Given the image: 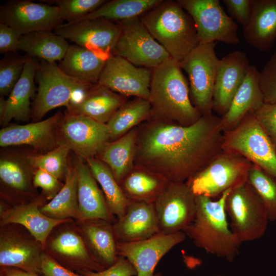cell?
Returning <instances> with one entry per match:
<instances>
[{
  "label": "cell",
  "instance_id": "obj_1",
  "mask_svg": "<svg viewBox=\"0 0 276 276\" xmlns=\"http://www.w3.org/2000/svg\"><path fill=\"white\" fill-rule=\"evenodd\" d=\"M220 117L202 115L190 126L150 119L137 127L134 165L169 182H186L222 150Z\"/></svg>",
  "mask_w": 276,
  "mask_h": 276
},
{
  "label": "cell",
  "instance_id": "obj_2",
  "mask_svg": "<svg viewBox=\"0 0 276 276\" xmlns=\"http://www.w3.org/2000/svg\"><path fill=\"white\" fill-rule=\"evenodd\" d=\"M149 101L153 120L187 126L202 116L191 102L180 63L171 58L152 70Z\"/></svg>",
  "mask_w": 276,
  "mask_h": 276
},
{
  "label": "cell",
  "instance_id": "obj_3",
  "mask_svg": "<svg viewBox=\"0 0 276 276\" xmlns=\"http://www.w3.org/2000/svg\"><path fill=\"white\" fill-rule=\"evenodd\" d=\"M231 190L225 191L216 200L203 195L195 196V217L182 231L196 246L228 262L234 261L241 245L226 218L225 200Z\"/></svg>",
  "mask_w": 276,
  "mask_h": 276
},
{
  "label": "cell",
  "instance_id": "obj_4",
  "mask_svg": "<svg viewBox=\"0 0 276 276\" xmlns=\"http://www.w3.org/2000/svg\"><path fill=\"white\" fill-rule=\"evenodd\" d=\"M151 36L180 62L199 44L194 22L177 1H162L140 16Z\"/></svg>",
  "mask_w": 276,
  "mask_h": 276
},
{
  "label": "cell",
  "instance_id": "obj_5",
  "mask_svg": "<svg viewBox=\"0 0 276 276\" xmlns=\"http://www.w3.org/2000/svg\"><path fill=\"white\" fill-rule=\"evenodd\" d=\"M35 77L38 84L32 106V117L36 122L50 110L59 107L66 108L77 102L93 84L72 78L55 63L40 60Z\"/></svg>",
  "mask_w": 276,
  "mask_h": 276
},
{
  "label": "cell",
  "instance_id": "obj_6",
  "mask_svg": "<svg viewBox=\"0 0 276 276\" xmlns=\"http://www.w3.org/2000/svg\"><path fill=\"white\" fill-rule=\"evenodd\" d=\"M222 149L240 155L276 179V148L254 112L233 129L224 131Z\"/></svg>",
  "mask_w": 276,
  "mask_h": 276
},
{
  "label": "cell",
  "instance_id": "obj_7",
  "mask_svg": "<svg viewBox=\"0 0 276 276\" xmlns=\"http://www.w3.org/2000/svg\"><path fill=\"white\" fill-rule=\"evenodd\" d=\"M252 164L240 155L222 150L186 182L195 196L219 198L225 191L246 181Z\"/></svg>",
  "mask_w": 276,
  "mask_h": 276
},
{
  "label": "cell",
  "instance_id": "obj_8",
  "mask_svg": "<svg viewBox=\"0 0 276 276\" xmlns=\"http://www.w3.org/2000/svg\"><path fill=\"white\" fill-rule=\"evenodd\" d=\"M225 207L230 228L240 244L264 235L269 220L263 203L247 181L231 190Z\"/></svg>",
  "mask_w": 276,
  "mask_h": 276
},
{
  "label": "cell",
  "instance_id": "obj_9",
  "mask_svg": "<svg viewBox=\"0 0 276 276\" xmlns=\"http://www.w3.org/2000/svg\"><path fill=\"white\" fill-rule=\"evenodd\" d=\"M216 42L200 43L180 63L188 74L193 105L202 115L212 113L215 82L220 60Z\"/></svg>",
  "mask_w": 276,
  "mask_h": 276
},
{
  "label": "cell",
  "instance_id": "obj_10",
  "mask_svg": "<svg viewBox=\"0 0 276 276\" xmlns=\"http://www.w3.org/2000/svg\"><path fill=\"white\" fill-rule=\"evenodd\" d=\"M56 134L58 145L67 147L85 161L97 157L110 142L106 124L81 114L65 113L56 125Z\"/></svg>",
  "mask_w": 276,
  "mask_h": 276
},
{
  "label": "cell",
  "instance_id": "obj_11",
  "mask_svg": "<svg viewBox=\"0 0 276 276\" xmlns=\"http://www.w3.org/2000/svg\"><path fill=\"white\" fill-rule=\"evenodd\" d=\"M44 251L63 266L80 274L105 269L90 253L74 220L53 228L47 239Z\"/></svg>",
  "mask_w": 276,
  "mask_h": 276
},
{
  "label": "cell",
  "instance_id": "obj_12",
  "mask_svg": "<svg viewBox=\"0 0 276 276\" xmlns=\"http://www.w3.org/2000/svg\"><path fill=\"white\" fill-rule=\"evenodd\" d=\"M121 33L112 54L133 65L154 69L171 57L149 33L140 17L118 21Z\"/></svg>",
  "mask_w": 276,
  "mask_h": 276
},
{
  "label": "cell",
  "instance_id": "obj_13",
  "mask_svg": "<svg viewBox=\"0 0 276 276\" xmlns=\"http://www.w3.org/2000/svg\"><path fill=\"white\" fill-rule=\"evenodd\" d=\"M192 17L200 43L221 41L237 44L238 27L224 11L219 0H177Z\"/></svg>",
  "mask_w": 276,
  "mask_h": 276
},
{
  "label": "cell",
  "instance_id": "obj_14",
  "mask_svg": "<svg viewBox=\"0 0 276 276\" xmlns=\"http://www.w3.org/2000/svg\"><path fill=\"white\" fill-rule=\"evenodd\" d=\"M30 152L1 151V200L9 205L27 203L39 195L33 185L35 169L29 159Z\"/></svg>",
  "mask_w": 276,
  "mask_h": 276
},
{
  "label": "cell",
  "instance_id": "obj_15",
  "mask_svg": "<svg viewBox=\"0 0 276 276\" xmlns=\"http://www.w3.org/2000/svg\"><path fill=\"white\" fill-rule=\"evenodd\" d=\"M0 226V267H14L43 275L42 244L20 224Z\"/></svg>",
  "mask_w": 276,
  "mask_h": 276
},
{
  "label": "cell",
  "instance_id": "obj_16",
  "mask_svg": "<svg viewBox=\"0 0 276 276\" xmlns=\"http://www.w3.org/2000/svg\"><path fill=\"white\" fill-rule=\"evenodd\" d=\"M56 34L107 59L112 54L121 33L116 21L104 18L83 19L62 24L53 30Z\"/></svg>",
  "mask_w": 276,
  "mask_h": 276
},
{
  "label": "cell",
  "instance_id": "obj_17",
  "mask_svg": "<svg viewBox=\"0 0 276 276\" xmlns=\"http://www.w3.org/2000/svg\"><path fill=\"white\" fill-rule=\"evenodd\" d=\"M159 233L182 232L193 220L195 196L186 182H170L153 203Z\"/></svg>",
  "mask_w": 276,
  "mask_h": 276
},
{
  "label": "cell",
  "instance_id": "obj_18",
  "mask_svg": "<svg viewBox=\"0 0 276 276\" xmlns=\"http://www.w3.org/2000/svg\"><path fill=\"white\" fill-rule=\"evenodd\" d=\"M62 21L56 6L28 0H13L6 2L0 8V23L15 29L22 35L53 31Z\"/></svg>",
  "mask_w": 276,
  "mask_h": 276
},
{
  "label": "cell",
  "instance_id": "obj_19",
  "mask_svg": "<svg viewBox=\"0 0 276 276\" xmlns=\"http://www.w3.org/2000/svg\"><path fill=\"white\" fill-rule=\"evenodd\" d=\"M152 70L136 66L111 54L106 60L98 83L114 92L149 100Z\"/></svg>",
  "mask_w": 276,
  "mask_h": 276
},
{
  "label": "cell",
  "instance_id": "obj_20",
  "mask_svg": "<svg viewBox=\"0 0 276 276\" xmlns=\"http://www.w3.org/2000/svg\"><path fill=\"white\" fill-rule=\"evenodd\" d=\"M186 238L183 232L171 234L158 233L143 240L118 242V254L132 263L136 270V276H159L154 274L155 267L159 261Z\"/></svg>",
  "mask_w": 276,
  "mask_h": 276
},
{
  "label": "cell",
  "instance_id": "obj_21",
  "mask_svg": "<svg viewBox=\"0 0 276 276\" xmlns=\"http://www.w3.org/2000/svg\"><path fill=\"white\" fill-rule=\"evenodd\" d=\"M63 115L59 111L42 121L4 127L0 130V146H28L35 153H47L58 146L56 127Z\"/></svg>",
  "mask_w": 276,
  "mask_h": 276
},
{
  "label": "cell",
  "instance_id": "obj_22",
  "mask_svg": "<svg viewBox=\"0 0 276 276\" xmlns=\"http://www.w3.org/2000/svg\"><path fill=\"white\" fill-rule=\"evenodd\" d=\"M250 66L246 54L241 51L232 52L220 60L215 82L213 110L221 117L228 110Z\"/></svg>",
  "mask_w": 276,
  "mask_h": 276
},
{
  "label": "cell",
  "instance_id": "obj_23",
  "mask_svg": "<svg viewBox=\"0 0 276 276\" xmlns=\"http://www.w3.org/2000/svg\"><path fill=\"white\" fill-rule=\"evenodd\" d=\"M48 200L39 194L30 202L11 206L1 200L0 226L15 223L25 227L43 246L47 239L58 225L73 219L57 220L43 214L40 208Z\"/></svg>",
  "mask_w": 276,
  "mask_h": 276
},
{
  "label": "cell",
  "instance_id": "obj_24",
  "mask_svg": "<svg viewBox=\"0 0 276 276\" xmlns=\"http://www.w3.org/2000/svg\"><path fill=\"white\" fill-rule=\"evenodd\" d=\"M38 64L34 58L27 55L22 75L8 98L1 96L0 123L3 127L12 120L26 121L32 117L30 100L36 95L34 78Z\"/></svg>",
  "mask_w": 276,
  "mask_h": 276
},
{
  "label": "cell",
  "instance_id": "obj_25",
  "mask_svg": "<svg viewBox=\"0 0 276 276\" xmlns=\"http://www.w3.org/2000/svg\"><path fill=\"white\" fill-rule=\"evenodd\" d=\"M118 242L143 240L159 233L153 203L130 200L124 215L113 223Z\"/></svg>",
  "mask_w": 276,
  "mask_h": 276
},
{
  "label": "cell",
  "instance_id": "obj_26",
  "mask_svg": "<svg viewBox=\"0 0 276 276\" xmlns=\"http://www.w3.org/2000/svg\"><path fill=\"white\" fill-rule=\"evenodd\" d=\"M75 222L95 260L105 269L112 266L119 256L113 223L103 219Z\"/></svg>",
  "mask_w": 276,
  "mask_h": 276
},
{
  "label": "cell",
  "instance_id": "obj_27",
  "mask_svg": "<svg viewBox=\"0 0 276 276\" xmlns=\"http://www.w3.org/2000/svg\"><path fill=\"white\" fill-rule=\"evenodd\" d=\"M127 97L98 83L93 84L66 113L81 114L107 124L114 113L127 101Z\"/></svg>",
  "mask_w": 276,
  "mask_h": 276
},
{
  "label": "cell",
  "instance_id": "obj_28",
  "mask_svg": "<svg viewBox=\"0 0 276 276\" xmlns=\"http://www.w3.org/2000/svg\"><path fill=\"white\" fill-rule=\"evenodd\" d=\"M74 163L78 176V199L81 220L103 219L113 223L117 218L109 212L103 193L87 164L78 157Z\"/></svg>",
  "mask_w": 276,
  "mask_h": 276
},
{
  "label": "cell",
  "instance_id": "obj_29",
  "mask_svg": "<svg viewBox=\"0 0 276 276\" xmlns=\"http://www.w3.org/2000/svg\"><path fill=\"white\" fill-rule=\"evenodd\" d=\"M243 36L249 45L261 52L272 48L276 40V0H253Z\"/></svg>",
  "mask_w": 276,
  "mask_h": 276
},
{
  "label": "cell",
  "instance_id": "obj_30",
  "mask_svg": "<svg viewBox=\"0 0 276 276\" xmlns=\"http://www.w3.org/2000/svg\"><path fill=\"white\" fill-rule=\"evenodd\" d=\"M260 72L250 65L247 74L236 93L227 112L221 120L223 131L234 128L250 112L255 113L264 103L259 85Z\"/></svg>",
  "mask_w": 276,
  "mask_h": 276
},
{
  "label": "cell",
  "instance_id": "obj_31",
  "mask_svg": "<svg viewBox=\"0 0 276 276\" xmlns=\"http://www.w3.org/2000/svg\"><path fill=\"white\" fill-rule=\"evenodd\" d=\"M106 59L86 48L72 44L58 66L67 76L94 84L98 82Z\"/></svg>",
  "mask_w": 276,
  "mask_h": 276
},
{
  "label": "cell",
  "instance_id": "obj_32",
  "mask_svg": "<svg viewBox=\"0 0 276 276\" xmlns=\"http://www.w3.org/2000/svg\"><path fill=\"white\" fill-rule=\"evenodd\" d=\"M137 127L108 142L96 157L110 168L119 184L134 167Z\"/></svg>",
  "mask_w": 276,
  "mask_h": 276
},
{
  "label": "cell",
  "instance_id": "obj_33",
  "mask_svg": "<svg viewBox=\"0 0 276 276\" xmlns=\"http://www.w3.org/2000/svg\"><path fill=\"white\" fill-rule=\"evenodd\" d=\"M47 216L57 220H81L78 199V176L76 168L69 160L68 172L64 186L49 202L40 208Z\"/></svg>",
  "mask_w": 276,
  "mask_h": 276
},
{
  "label": "cell",
  "instance_id": "obj_34",
  "mask_svg": "<svg viewBox=\"0 0 276 276\" xmlns=\"http://www.w3.org/2000/svg\"><path fill=\"white\" fill-rule=\"evenodd\" d=\"M70 46L66 39L52 31H41L22 35L18 50L27 55L50 63L61 60Z\"/></svg>",
  "mask_w": 276,
  "mask_h": 276
},
{
  "label": "cell",
  "instance_id": "obj_35",
  "mask_svg": "<svg viewBox=\"0 0 276 276\" xmlns=\"http://www.w3.org/2000/svg\"><path fill=\"white\" fill-rule=\"evenodd\" d=\"M170 183L150 171L134 166L120 185L130 200L154 203Z\"/></svg>",
  "mask_w": 276,
  "mask_h": 276
},
{
  "label": "cell",
  "instance_id": "obj_36",
  "mask_svg": "<svg viewBox=\"0 0 276 276\" xmlns=\"http://www.w3.org/2000/svg\"><path fill=\"white\" fill-rule=\"evenodd\" d=\"M85 162L101 187L109 212L117 219L122 218L130 200L126 196L111 169L96 157L88 158Z\"/></svg>",
  "mask_w": 276,
  "mask_h": 276
},
{
  "label": "cell",
  "instance_id": "obj_37",
  "mask_svg": "<svg viewBox=\"0 0 276 276\" xmlns=\"http://www.w3.org/2000/svg\"><path fill=\"white\" fill-rule=\"evenodd\" d=\"M151 107L148 100L135 97L127 101L106 124L110 141H115L134 127L151 118Z\"/></svg>",
  "mask_w": 276,
  "mask_h": 276
},
{
  "label": "cell",
  "instance_id": "obj_38",
  "mask_svg": "<svg viewBox=\"0 0 276 276\" xmlns=\"http://www.w3.org/2000/svg\"><path fill=\"white\" fill-rule=\"evenodd\" d=\"M162 0H113L106 1L83 19L104 18L121 21L140 17Z\"/></svg>",
  "mask_w": 276,
  "mask_h": 276
},
{
  "label": "cell",
  "instance_id": "obj_39",
  "mask_svg": "<svg viewBox=\"0 0 276 276\" xmlns=\"http://www.w3.org/2000/svg\"><path fill=\"white\" fill-rule=\"evenodd\" d=\"M246 181L263 203L268 220H276V179L252 164Z\"/></svg>",
  "mask_w": 276,
  "mask_h": 276
},
{
  "label": "cell",
  "instance_id": "obj_40",
  "mask_svg": "<svg viewBox=\"0 0 276 276\" xmlns=\"http://www.w3.org/2000/svg\"><path fill=\"white\" fill-rule=\"evenodd\" d=\"M70 149L63 145H58L53 150L43 154H29L30 163L35 169H40L65 181L68 172Z\"/></svg>",
  "mask_w": 276,
  "mask_h": 276
},
{
  "label": "cell",
  "instance_id": "obj_41",
  "mask_svg": "<svg viewBox=\"0 0 276 276\" xmlns=\"http://www.w3.org/2000/svg\"><path fill=\"white\" fill-rule=\"evenodd\" d=\"M16 52L7 53L0 62V94L8 96L20 79L27 55L19 56Z\"/></svg>",
  "mask_w": 276,
  "mask_h": 276
},
{
  "label": "cell",
  "instance_id": "obj_42",
  "mask_svg": "<svg viewBox=\"0 0 276 276\" xmlns=\"http://www.w3.org/2000/svg\"><path fill=\"white\" fill-rule=\"evenodd\" d=\"M54 4L59 9L62 20L67 23L82 19L105 3L104 0H54L42 1Z\"/></svg>",
  "mask_w": 276,
  "mask_h": 276
},
{
  "label": "cell",
  "instance_id": "obj_43",
  "mask_svg": "<svg viewBox=\"0 0 276 276\" xmlns=\"http://www.w3.org/2000/svg\"><path fill=\"white\" fill-rule=\"evenodd\" d=\"M259 85L264 103L276 102V50L260 72Z\"/></svg>",
  "mask_w": 276,
  "mask_h": 276
},
{
  "label": "cell",
  "instance_id": "obj_44",
  "mask_svg": "<svg viewBox=\"0 0 276 276\" xmlns=\"http://www.w3.org/2000/svg\"><path fill=\"white\" fill-rule=\"evenodd\" d=\"M33 185L42 190L41 194L48 201L52 200L64 186L61 180L51 174L40 169H35Z\"/></svg>",
  "mask_w": 276,
  "mask_h": 276
},
{
  "label": "cell",
  "instance_id": "obj_45",
  "mask_svg": "<svg viewBox=\"0 0 276 276\" xmlns=\"http://www.w3.org/2000/svg\"><path fill=\"white\" fill-rule=\"evenodd\" d=\"M255 114L263 130L276 148V102L264 103Z\"/></svg>",
  "mask_w": 276,
  "mask_h": 276
},
{
  "label": "cell",
  "instance_id": "obj_46",
  "mask_svg": "<svg viewBox=\"0 0 276 276\" xmlns=\"http://www.w3.org/2000/svg\"><path fill=\"white\" fill-rule=\"evenodd\" d=\"M229 16L241 24L243 29L250 20L253 0H223Z\"/></svg>",
  "mask_w": 276,
  "mask_h": 276
},
{
  "label": "cell",
  "instance_id": "obj_47",
  "mask_svg": "<svg viewBox=\"0 0 276 276\" xmlns=\"http://www.w3.org/2000/svg\"><path fill=\"white\" fill-rule=\"evenodd\" d=\"M81 274L86 276H136L137 271L130 261L119 256L117 261L107 268L100 271H88Z\"/></svg>",
  "mask_w": 276,
  "mask_h": 276
},
{
  "label": "cell",
  "instance_id": "obj_48",
  "mask_svg": "<svg viewBox=\"0 0 276 276\" xmlns=\"http://www.w3.org/2000/svg\"><path fill=\"white\" fill-rule=\"evenodd\" d=\"M22 34L15 29L0 23V53L16 52Z\"/></svg>",
  "mask_w": 276,
  "mask_h": 276
},
{
  "label": "cell",
  "instance_id": "obj_49",
  "mask_svg": "<svg viewBox=\"0 0 276 276\" xmlns=\"http://www.w3.org/2000/svg\"><path fill=\"white\" fill-rule=\"evenodd\" d=\"M41 270L44 276H86L63 266L45 251L41 256Z\"/></svg>",
  "mask_w": 276,
  "mask_h": 276
},
{
  "label": "cell",
  "instance_id": "obj_50",
  "mask_svg": "<svg viewBox=\"0 0 276 276\" xmlns=\"http://www.w3.org/2000/svg\"><path fill=\"white\" fill-rule=\"evenodd\" d=\"M0 272H2L5 276H44L10 267H1Z\"/></svg>",
  "mask_w": 276,
  "mask_h": 276
},
{
  "label": "cell",
  "instance_id": "obj_51",
  "mask_svg": "<svg viewBox=\"0 0 276 276\" xmlns=\"http://www.w3.org/2000/svg\"><path fill=\"white\" fill-rule=\"evenodd\" d=\"M0 276H5L2 272H0Z\"/></svg>",
  "mask_w": 276,
  "mask_h": 276
},
{
  "label": "cell",
  "instance_id": "obj_52",
  "mask_svg": "<svg viewBox=\"0 0 276 276\" xmlns=\"http://www.w3.org/2000/svg\"><path fill=\"white\" fill-rule=\"evenodd\" d=\"M216 276H222V275H217Z\"/></svg>",
  "mask_w": 276,
  "mask_h": 276
}]
</instances>
